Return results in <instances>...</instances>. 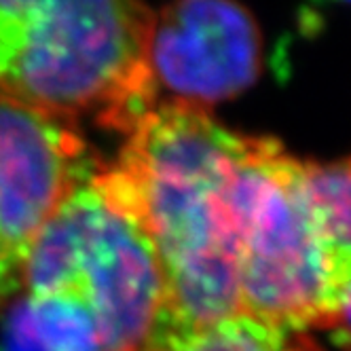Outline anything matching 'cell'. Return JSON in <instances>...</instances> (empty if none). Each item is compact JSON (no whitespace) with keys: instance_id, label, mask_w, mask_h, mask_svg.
Wrapping results in <instances>:
<instances>
[{"instance_id":"obj_2","label":"cell","mask_w":351,"mask_h":351,"mask_svg":"<svg viewBox=\"0 0 351 351\" xmlns=\"http://www.w3.org/2000/svg\"><path fill=\"white\" fill-rule=\"evenodd\" d=\"M153 11L114 0H0V99L128 134L153 104Z\"/></svg>"},{"instance_id":"obj_6","label":"cell","mask_w":351,"mask_h":351,"mask_svg":"<svg viewBox=\"0 0 351 351\" xmlns=\"http://www.w3.org/2000/svg\"><path fill=\"white\" fill-rule=\"evenodd\" d=\"M261 58V30L243 7L214 0L163 7L148 38L153 104L206 110L252 85Z\"/></svg>"},{"instance_id":"obj_8","label":"cell","mask_w":351,"mask_h":351,"mask_svg":"<svg viewBox=\"0 0 351 351\" xmlns=\"http://www.w3.org/2000/svg\"><path fill=\"white\" fill-rule=\"evenodd\" d=\"M303 189L341 294L351 282V157L303 163Z\"/></svg>"},{"instance_id":"obj_1","label":"cell","mask_w":351,"mask_h":351,"mask_svg":"<svg viewBox=\"0 0 351 351\" xmlns=\"http://www.w3.org/2000/svg\"><path fill=\"white\" fill-rule=\"evenodd\" d=\"M239 136L208 110L159 104L128 132L112 167L155 245L167 326H208L241 313L235 237L224 206Z\"/></svg>"},{"instance_id":"obj_7","label":"cell","mask_w":351,"mask_h":351,"mask_svg":"<svg viewBox=\"0 0 351 351\" xmlns=\"http://www.w3.org/2000/svg\"><path fill=\"white\" fill-rule=\"evenodd\" d=\"M3 339L5 351H104L89 313L60 296L23 294Z\"/></svg>"},{"instance_id":"obj_5","label":"cell","mask_w":351,"mask_h":351,"mask_svg":"<svg viewBox=\"0 0 351 351\" xmlns=\"http://www.w3.org/2000/svg\"><path fill=\"white\" fill-rule=\"evenodd\" d=\"M95 171L70 123L0 99V305L23 288L45 224Z\"/></svg>"},{"instance_id":"obj_4","label":"cell","mask_w":351,"mask_h":351,"mask_svg":"<svg viewBox=\"0 0 351 351\" xmlns=\"http://www.w3.org/2000/svg\"><path fill=\"white\" fill-rule=\"evenodd\" d=\"M224 206L241 313L292 332L324 328L339 286L303 189V163L275 140L239 136Z\"/></svg>"},{"instance_id":"obj_10","label":"cell","mask_w":351,"mask_h":351,"mask_svg":"<svg viewBox=\"0 0 351 351\" xmlns=\"http://www.w3.org/2000/svg\"><path fill=\"white\" fill-rule=\"evenodd\" d=\"M324 328H330L341 347L351 351V282H347L339 294L337 307Z\"/></svg>"},{"instance_id":"obj_9","label":"cell","mask_w":351,"mask_h":351,"mask_svg":"<svg viewBox=\"0 0 351 351\" xmlns=\"http://www.w3.org/2000/svg\"><path fill=\"white\" fill-rule=\"evenodd\" d=\"M150 351H322L303 332L275 328L245 313L208 326H167Z\"/></svg>"},{"instance_id":"obj_3","label":"cell","mask_w":351,"mask_h":351,"mask_svg":"<svg viewBox=\"0 0 351 351\" xmlns=\"http://www.w3.org/2000/svg\"><path fill=\"white\" fill-rule=\"evenodd\" d=\"M23 288L85 309L104 351H150L155 345L169 322L163 271L112 167L95 171L45 224Z\"/></svg>"}]
</instances>
